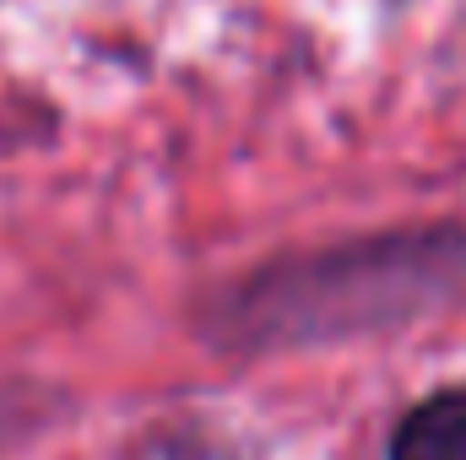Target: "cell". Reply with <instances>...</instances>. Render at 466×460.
<instances>
[{"instance_id": "obj_1", "label": "cell", "mask_w": 466, "mask_h": 460, "mask_svg": "<svg viewBox=\"0 0 466 460\" xmlns=\"http://www.w3.org/2000/svg\"><path fill=\"white\" fill-rule=\"evenodd\" d=\"M390 460H466V390H440L407 412Z\"/></svg>"}]
</instances>
